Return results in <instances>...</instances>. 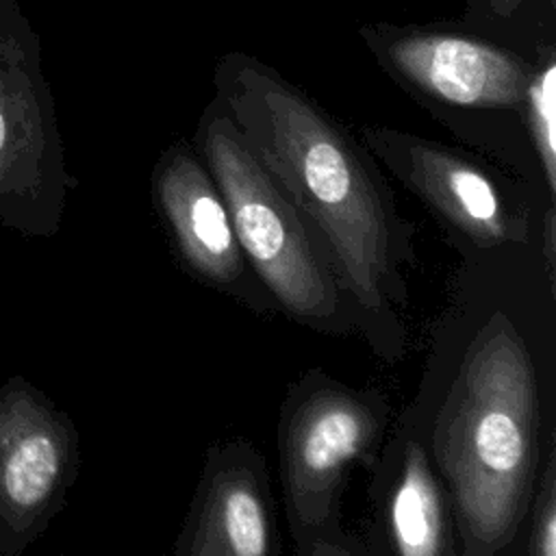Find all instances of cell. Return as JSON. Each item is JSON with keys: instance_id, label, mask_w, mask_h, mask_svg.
<instances>
[{"instance_id": "6da1fadb", "label": "cell", "mask_w": 556, "mask_h": 556, "mask_svg": "<svg viewBox=\"0 0 556 556\" xmlns=\"http://www.w3.org/2000/svg\"><path fill=\"white\" fill-rule=\"evenodd\" d=\"M213 98L269 176L324 239L356 334L384 363L408 343L402 311L417 263V226L395 202L380 163L334 115L269 63L226 52Z\"/></svg>"}, {"instance_id": "7a4b0ae2", "label": "cell", "mask_w": 556, "mask_h": 556, "mask_svg": "<svg viewBox=\"0 0 556 556\" xmlns=\"http://www.w3.org/2000/svg\"><path fill=\"white\" fill-rule=\"evenodd\" d=\"M534 352L506 311L465 341L450 384L419 430L456 519L458 556L510 549L539 476L543 402Z\"/></svg>"}, {"instance_id": "3957f363", "label": "cell", "mask_w": 556, "mask_h": 556, "mask_svg": "<svg viewBox=\"0 0 556 556\" xmlns=\"http://www.w3.org/2000/svg\"><path fill=\"white\" fill-rule=\"evenodd\" d=\"M191 146L215 178L248 267L269 302L321 334H356L330 252L256 159L226 109L211 98Z\"/></svg>"}, {"instance_id": "277c9868", "label": "cell", "mask_w": 556, "mask_h": 556, "mask_svg": "<svg viewBox=\"0 0 556 556\" xmlns=\"http://www.w3.org/2000/svg\"><path fill=\"white\" fill-rule=\"evenodd\" d=\"M391 424V402L378 387H352L324 367L289 384L278 410V460L298 556L367 554L341 523V495L352 465L374 467Z\"/></svg>"}, {"instance_id": "5b68a950", "label": "cell", "mask_w": 556, "mask_h": 556, "mask_svg": "<svg viewBox=\"0 0 556 556\" xmlns=\"http://www.w3.org/2000/svg\"><path fill=\"white\" fill-rule=\"evenodd\" d=\"M358 37L397 87L456 132L504 124L523 130L526 93L543 50L528 54L460 20L367 22Z\"/></svg>"}, {"instance_id": "8992f818", "label": "cell", "mask_w": 556, "mask_h": 556, "mask_svg": "<svg viewBox=\"0 0 556 556\" xmlns=\"http://www.w3.org/2000/svg\"><path fill=\"white\" fill-rule=\"evenodd\" d=\"M76 185L41 39L20 0H0V224L26 239H52Z\"/></svg>"}, {"instance_id": "52a82bcc", "label": "cell", "mask_w": 556, "mask_h": 556, "mask_svg": "<svg viewBox=\"0 0 556 556\" xmlns=\"http://www.w3.org/2000/svg\"><path fill=\"white\" fill-rule=\"evenodd\" d=\"M361 139L452 232L456 245L502 250L530 243L534 219L526 193L484 161L391 126L367 124Z\"/></svg>"}, {"instance_id": "ba28073f", "label": "cell", "mask_w": 556, "mask_h": 556, "mask_svg": "<svg viewBox=\"0 0 556 556\" xmlns=\"http://www.w3.org/2000/svg\"><path fill=\"white\" fill-rule=\"evenodd\" d=\"M80 471V434L26 376L0 384V556H22L65 508Z\"/></svg>"}, {"instance_id": "9c48e42d", "label": "cell", "mask_w": 556, "mask_h": 556, "mask_svg": "<svg viewBox=\"0 0 556 556\" xmlns=\"http://www.w3.org/2000/svg\"><path fill=\"white\" fill-rule=\"evenodd\" d=\"M150 189L172 248L195 280L254 311L274 306L263 287L250 280L252 269L239 248L226 200L191 141H172L159 154Z\"/></svg>"}, {"instance_id": "30bf717a", "label": "cell", "mask_w": 556, "mask_h": 556, "mask_svg": "<svg viewBox=\"0 0 556 556\" xmlns=\"http://www.w3.org/2000/svg\"><path fill=\"white\" fill-rule=\"evenodd\" d=\"M280 549L263 452L241 437L206 447L195 493L172 552L176 556H276Z\"/></svg>"}, {"instance_id": "8fae6325", "label": "cell", "mask_w": 556, "mask_h": 556, "mask_svg": "<svg viewBox=\"0 0 556 556\" xmlns=\"http://www.w3.org/2000/svg\"><path fill=\"white\" fill-rule=\"evenodd\" d=\"M371 532L367 554L458 556L450 495L413 419H397L369 469Z\"/></svg>"}, {"instance_id": "7c38bea8", "label": "cell", "mask_w": 556, "mask_h": 556, "mask_svg": "<svg viewBox=\"0 0 556 556\" xmlns=\"http://www.w3.org/2000/svg\"><path fill=\"white\" fill-rule=\"evenodd\" d=\"M460 22L528 54L556 46V0H463Z\"/></svg>"}, {"instance_id": "4fadbf2b", "label": "cell", "mask_w": 556, "mask_h": 556, "mask_svg": "<svg viewBox=\"0 0 556 556\" xmlns=\"http://www.w3.org/2000/svg\"><path fill=\"white\" fill-rule=\"evenodd\" d=\"M523 130L536 156L539 178L545 195L556 198V46L545 48L539 54L532 72L526 106Z\"/></svg>"}, {"instance_id": "5bb4252c", "label": "cell", "mask_w": 556, "mask_h": 556, "mask_svg": "<svg viewBox=\"0 0 556 556\" xmlns=\"http://www.w3.org/2000/svg\"><path fill=\"white\" fill-rule=\"evenodd\" d=\"M545 458L541 463L530 508L528 536L523 552L530 556H556V450L554 432L545 441Z\"/></svg>"}, {"instance_id": "9a60e30c", "label": "cell", "mask_w": 556, "mask_h": 556, "mask_svg": "<svg viewBox=\"0 0 556 556\" xmlns=\"http://www.w3.org/2000/svg\"><path fill=\"white\" fill-rule=\"evenodd\" d=\"M539 254L543 256V269L547 278V287L554 293V278H556V208L549 202L539 217Z\"/></svg>"}]
</instances>
